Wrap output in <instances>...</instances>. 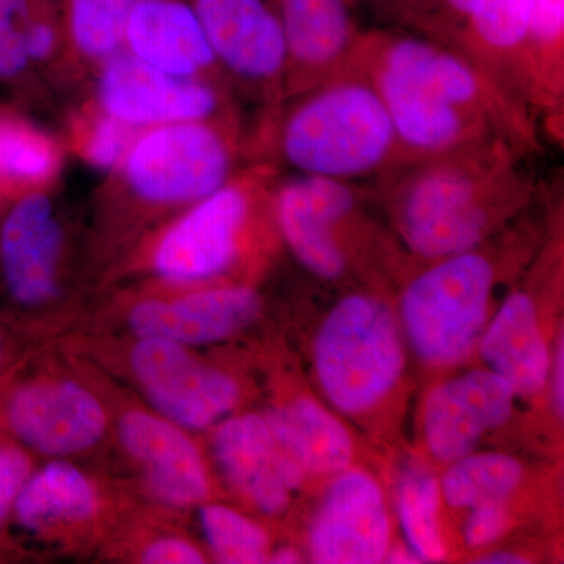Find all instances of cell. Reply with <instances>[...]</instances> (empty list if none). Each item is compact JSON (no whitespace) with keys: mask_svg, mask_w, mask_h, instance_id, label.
<instances>
[{"mask_svg":"<svg viewBox=\"0 0 564 564\" xmlns=\"http://www.w3.org/2000/svg\"><path fill=\"white\" fill-rule=\"evenodd\" d=\"M18 519L31 530L87 521L96 510L90 481L76 467L51 463L29 477L14 503Z\"/></svg>","mask_w":564,"mask_h":564,"instance_id":"25","label":"cell"},{"mask_svg":"<svg viewBox=\"0 0 564 564\" xmlns=\"http://www.w3.org/2000/svg\"><path fill=\"white\" fill-rule=\"evenodd\" d=\"M214 452L234 491L267 514L281 513L303 484L304 470L282 451L269 422L248 414L223 423Z\"/></svg>","mask_w":564,"mask_h":564,"instance_id":"16","label":"cell"},{"mask_svg":"<svg viewBox=\"0 0 564 564\" xmlns=\"http://www.w3.org/2000/svg\"><path fill=\"white\" fill-rule=\"evenodd\" d=\"M0 203H2V192H0Z\"/></svg>","mask_w":564,"mask_h":564,"instance_id":"40","label":"cell"},{"mask_svg":"<svg viewBox=\"0 0 564 564\" xmlns=\"http://www.w3.org/2000/svg\"><path fill=\"white\" fill-rule=\"evenodd\" d=\"M513 397V388L502 377L486 370L441 384L426 402L430 451L443 462L463 458L486 432L508 421Z\"/></svg>","mask_w":564,"mask_h":564,"instance_id":"18","label":"cell"},{"mask_svg":"<svg viewBox=\"0 0 564 564\" xmlns=\"http://www.w3.org/2000/svg\"><path fill=\"white\" fill-rule=\"evenodd\" d=\"M274 563H295L299 562V555L292 551H281L280 554L274 555Z\"/></svg>","mask_w":564,"mask_h":564,"instance_id":"38","label":"cell"},{"mask_svg":"<svg viewBox=\"0 0 564 564\" xmlns=\"http://www.w3.org/2000/svg\"><path fill=\"white\" fill-rule=\"evenodd\" d=\"M521 478V464L511 456H463L445 474L443 491L452 507L478 508L489 503H503Z\"/></svg>","mask_w":564,"mask_h":564,"instance_id":"27","label":"cell"},{"mask_svg":"<svg viewBox=\"0 0 564 564\" xmlns=\"http://www.w3.org/2000/svg\"><path fill=\"white\" fill-rule=\"evenodd\" d=\"M508 514L503 503H489L474 508L466 525V541L473 547L492 543L507 529Z\"/></svg>","mask_w":564,"mask_h":564,"instance_id":"34","label":"cell"},{"mask_svg":"<svg viewBox=\"0 0 564 564\" xmlns=\"http://www.w3.org/2000/svg\"><path fill=\"white\" fill-rule=\"evenodd\" d=\"M63 250L65 232L50 191L17 198L0 226V272L13 300L40 306L54 299Z\"/></svg>","mask_w":564,"mask_h":564,"instance_id":"13","label":"cell"},{"mask_svg":"<svg viewBox=\"0 0 564 564\" xmlns=\"http://www.w3.org/2000/svg\"><path fill=\"white\" fill-rule=\"evenodd\" d=\"M122 50L173 76L232 87L191 0H135Z\"/></svg>","mask_w":564,"mask_h":564,"instance_id":"15","label":"cell"},{"mask_svg":"<svg viewBox=\"0 0 564 564\" xmlns=\"http://www.w3.org/2000/svg\"><path fill=\"white\" fill-rule=\"evenodd\" d=\"M250 162L242 117L158 126L139 132L106 188L144 209L184 210Z\"/></svg>","mask_w":564,"mask_h":564,"instance_id":"4","label":"cell"},{"mask_svg":"<svg viewBox=\"0 0 564 564\" xmlns=\"http://www.w3.org/2000/svg\"><path fill=\"white\" fill-rule=\"evenodd\" d=\"M139 132L90 102L70 118L69 144L88 166L109 174L120 165Z\"/></svg>","mask_w":564,"mask_h":564,"instance_id":"28","label":"cell"},{"mask_svg":"<svg viewBox=\"0 0 564 564\" xmlns=\"http://www.w3.org/2000/svg\"><path fill=\"white\" fill-rule=\"evenodd\" d=\"M261 300L247 285L207 289L173 300H148L133 307L131 326L140 337L181 345L218 343L258 317Z\"/></svg>","mask_w":564,"mask_h":564,"instance_id":"19","label":"cell"},{"mask_svg":"<svg viewBox=\"0 0 564 564\" xmlns=\"http://www.w3.org/2000/svg\"><path fill=\"white\" fill-rule=\"evenodd\" d=\"M267 422L282 451L307 473H339L351 462L350 434L311 400H295Z\"/></svg>","mask_w":564,"mask_h":564,"instance_id":"23","label":"cell"},{"mask_svg":"<svg viewBox=\"0 0 564 564\" xmlns=\"http://www.w3.org/2000/svg\"><path fill=\"white\" fill-rule=\"evenodd\" d=\"M133 2L135 0H61L69 57L95 68L121 51Z\"/></svg>","mask_w":564,"mask_h":564,"instance_id":"26","label":"cell"},{"mask_svg":"<svg viewBox=\"0 0 564 564\" xmlns=\"http://www.w3.org/2000/svg\"><path fill=\"white\" fill-rule=\"evenodd\" d=\"M388 545V513L373 478L359 470L340 475L323 499L311 529L314 562L380 563Z\"/></svg>","mask_w":564,"mask_h":564,"instance_id":"14","label":"cell"},{"mask_svg":"<svg viewBox=\"0 0 564 564\" xmlns=\"http://www.w3.org/2000/svg\"><path fill=\"white\" fill-rule=\"evenodd\" d=\"M120 437L162 502L192 507L206 499L209 484L202 456L176 423L131 411L122 415Z\"/></svg>","mask_w":564,"mask_h":564,"instance_id":"20","label":"cell"},{"mask_svg":"<svg viewBox=\"0 0 564 564\" xmlns=\"http://www.w3.org/2000/svg\"><path fill=\"white\" fill-rule=\"evenodd\" d=\"M212 51L234 90L262 113L251 137L261 158L285 102V41L273 0H191Z\"/></svg>","mask_w":564,"mask_h":564,"instance_id":"8","label":"cell"},{"mask_svg":"<svg viewBox=\"0 0 564 564\" xmlns=\"http://www.w3.org/2000/svg\"><path fill=\"white\" fill-rule=\"evenodd\" d=\"M63 169L61 141L28 118L0 111V192L20 196L54 187Z\"/></svg>","mask_w":564,"mask_h":564,"instance_id":"24","label":"cell"},{"mask_svg":"<svg viewBox=\"0 0 564 564\" xmlns=\"http://www.w3.org/2000/svg\"><path fill=\"white\" fill-rule=\"evenodd\" d=\"M530 110L555 143L564 137V0H530L527 31Z\"/></svg>","mask_w":564,"mask_h":564,"instance_id":"21","label":"cell"},{"mask_svg":"<svg viewBox=\"0 0 564 564\" xmlns=\"http://www.w3.org/2000/svg\"><path fill=\"white\" fill-rule=\"evenodd\" d=\"M315 364L332 402L348 413L373 406L403 369V351L388 307L366 295L343 300L323 323Z\"/></svg>","mask_w":564,"mask_h":564,"instance_id":"7","label":"cell"},{"mask_svg":"<svg viewBox=\"0 0 564 564\" xmlns=\"http://www.w3.org/2000/svg\"><path fill=\"white\" fill-rule=\"evenodd\" d=\"M499 269L481 245L434 261L404 289L402 314L415 350L426 361H458L473 348Z\"/></svg>","mask_w":564,"mask_h":564,"instance_id":"6","label":"cell"},{"mask_svg":"<svg viewBox=\"0 0 564 564\" xmlns=\"http://www.w3.org/2000/svg\"><path fill=\"white\" fill-rule=\"evenodd\" d=\"M280 173L272 162H250L218 191L181 212L151 250V269L172 284L215 280L239 262L261 212L273 206Z\"/></svg>","mask_w":564,"mask_h":564,"instance_id":"5","label":"cell"},{"mask_svg":"<svg viewBox=\"0 0 564 564\" xmlns=\"http://www.w3.org/2000/svg\"><path fill=\"white\" fill-rule=\"evenodd\" d=\"M202 524L218 562L229 564L265 562L267 549H269L265 532L231 508L207 505L202 510Z\"/></svg>","mask_w":564,"mask_h":564,"instance_id":"30","label":"cell"},{"mask_svg":"<svg viewBox=\"0 0 564 564\" xmlns=\"http://www.w3.org/2000/svg\"><path fill=\"white\" fill-rule=\"evenodd\" d=\"M481 352L494 373L514 392L532 395L543 388L549 370L547 347L529 293L514 292L503 303L486 333Z\"/></svg>","mask_w":564,"mask_h":564,"instance_id":"22","label":"cell"},{"mask_svg":"<svg viewBox=\"0 0 564 564\" xmlns=\"http://www.w3.org/2000/svg\"><path fill=\"white\" fill-rule=\"evenodd\" d=\"M95 73L91 102L137 131L240 117L229 85L173 76L126 50L99 63Z\"/></svg>","mask_w":564,"mask_h":564,"instance_id":"9","label":"cell"},{"mask_svg":"<svg viewBox=\"0 0 564 564\" xmlns=\"http://www.w3.org/2000/svg\"><path fill=\"white\" fill-rule=\"evenodd\" d=\"M2 355H3V345H2V339H0V361H2Z\"/></svg>","mask_w":564,"mask_h":564,"instance_id":"39","label":"cell"},{"mask_svg":"<svg viewBox=\"0 0 564 564\" xmlns=\"http://www.w3.org/2000/svg\"><path fill=\"white\" fill-rule=\"evenodd\" d=\"M61 0H0V80L17 82L33 68L28 35L33 20Z\"/></svg>","mask_w":564,"mask_h":564,"instance_id":"31","label":"cell"},{"mask_svg":"<svg viewBox=\"0 0 564 564\" xmlns=\"http://www.w3.org/2000/svg\"><path fill=\"white\" fill-rule=\"evenodd\" d=\"M285 41V101L350 68L362 32L356 0H273Z\"/></svg>","mask_w":564,"mask_h":564,"instance_id":"12","label":"cell"},{"mask_svg":"<svg viewBox=\"0 0 564 564\" xmlns=\"http://www.w3.org/2000/svg\"><path fill=\"white\" fill-rule=\"evenodd\" d=\"M364 3L388 28L422 35L432 20L437 0H356Z\"/></svg>","mask_w":564,"mask_h":564,"instance_id":"32","label":"cell"},{"mask_svg":"<svg viewBox=\"0 0 564 564\" xmlns=\"http://www.w3.org/2000/svg\"><path fill=\"white\" fill-rule=\"evenodd\" d=\"M29 477H31V462L28 456L18 448H0V525L13 510Z\"/></svg>","mask_w":564,"mask_h":564,"instance_id":"33","label":"cell"},{"mask_svg":"<svg viewBox=\"0 0 564 564\" xmlns=\"http://www.w3.org/2000/svg\"><path fill=\"white\" fill-rule=\"evenodd\" d=\"M530 0H437L422 33L464 55L519 107L530 110Z\"/></svg>","mask_w":564,"mask_h":564,"instance_id":"10","label":"cell"},{"mask_svg":"<svg viewBox=\"0 0 564 564\" xmlns=\"http://www.w3.org/2000/svg\"><path fill=\"white\" fill-rule=\"evenodd\" d=\"M510 141L494 139L399 163L369 192L391 212L411 252L425 261L484 245L494 228L524 209L536 193Z\"/></svg>","mask_w":564,"mask_h":564,"instance_id":"2","label":"cell"},{"mask_svg":"<svg viewBox=\"0 0 564 564\" xmlns=\"http://www.w3.org/2000/svg\"><path fill=\"white\" fill-rule=\"evenodd\" d=\"M141 562L150 564H199L204 562L202 552L180 538H165L155 541L141 555Z\"/></svg>","mask_w":564,"mask_h":564,"instance_id":"35","label":"cell"},{"mask_svg":"<svg viewBox=\"0 0 564 564\" xmlns=\"http://www.w3.org/2000/svg\"><path fill=\"white\" fill-rule=\"evenodd\" d=\"M295 174L372 182L403 162L380 95L355 66L284 102L262 161Z\"/></svg>","mask_w":564,"mask_h":564,"instance_id":"3","label":"cell"},{"mask_svg":"<svg viewBox=\"0 0 564 564\" xmlns=\"http://www.w3.org/2000/svg\"><path fill=\"white\" fill-rule=\"evenodd\" d=\"M484 564H519L527 563L525 560H522L519 555L508 554V552H500V554H494L489 556H485L480 562Z\"/></svg>","mask_w":564,"mask_h":564,"instance_id":"37","label":"cell"},{"mask_svg":"<svg viewBox=\"0 0 564 564\" xmlns=\"http://www.w3.org/2000/svg\"><path fill=\"white\" fill-rule=\"evenodd\" d=\"M13 433L41 454H79L99 443L106 413L95 395L70 381L29 384L11 397Z\"/></svg>","mask_w":564,"mask_h":564,"instance_id":"17","label":"cell"},{"mask_svg":"<svg viewBox=\"0 0 564 564\" xmlns=\"http://www.w3.org/2000/svg\"><path fill=\"white\" fill-rule=\"evenodd\" d=\"M563 340H560L558 350H556L555 361V402L558 408L560 414L563 415L564 408V389H563V373H564V352Z\"/></svg>","mask_w":564,"mask_h":564,"instance_id":"36","label":"cell"},{"mask_svg":"<svg viewBox=\"0 0 564 564\" xmlns=\"http://www.w3.org/2000/svg\"><path fill=\"white\" fill-rule=\"evenodd\" d=\"M351 65L380 95L403 162L494 139L522 155L540 154V129L464 55L399 28L364 31Z\"/></svg>","mask_w":564,"mask_h":564,"instance_id":"1","label":"cell"},{"mask_svg":"<svg viewBox=\"0 0 564 564\" xmlns=\"http://www.w3.org/2000/svg\"><path fill=\"white\" fill-rule=\"evenodd\" d=\"M132 367L150 402L177 426L207 429L239 402L232 378L196 361L172 340L141 337Z\"/></svg>","mask_w":564,"mask_h":564,"instance_id":"11","label":"cell"},{"mask_svg":"<svg viewBox=\"0 0 564 564\" xmlns=\"http://www.w3.org/2000/svg\"><path fill=\"white\" fill-rule=\"evenodd\" d=\"M437 508L440 489L434 477L426 470H411L400 489V518L414 551L430 562H440L445 555L437 527Z\"/></svg>","mask_w":564,"mask_h":564,"instance_id":"29","label":"cell"}]
</instances>
